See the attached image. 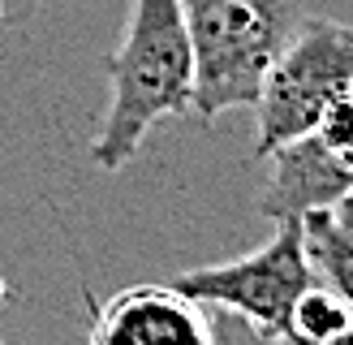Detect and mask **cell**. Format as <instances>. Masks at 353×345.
<instances>
[{
  "mask_svg": "<svg viewBox=\"0 0 353 345\" xmlns=\"http://www.w3.org/2000/svg\"><path fill=\"white\" fill-rule=\"evenodd\" d=\"M108 103L91 138V164L121 172L147 134L194 103V52L181 0H130L121 43L103 57Z\"/></svg>",
  "mask_w": 353,
  "mask_h": 345,
  "instance_id": "1",
  "label": "cell"
},
{
  "mask_svg": "<svg viewBox=\"0 0 353 345\" xmlns=\"http://www.w3.org/2000/svg\"><path fill=\"white\" fill-rule=\"evenodd\" d=\"M194 52V103L199 121L254 108L272 61L306 17V0H181Z\"/></svg>",
  "mask_w": 353,
  "mask_h": 345,
  "instance_id": "2",
  "label": "cell"
},
{
  "mask_svg": "<svg viewBox=\"0 0 353 345\" xmlns=\"http://www.w3.org/2000/svg\"><path fill=\"white\" fill-rule=\"evenodd\" d=\"M349 91H353V26L336 22V17L306 13L259 86L254 155L268 160L276 147L319 130L327 108Z\"/></svg>",
  "mask_w": 353,
  "mask_h": 345,
  "instance_id": "3",
  "label": "cell"
},
{
  "mask_svg": "<svg viewBox=\"0 0 353 345\" xmlns=\"http://www.w3.org/2000/svg\"><path fill=\"white\" fill-rule=\"evenodd\" d=\"M172 285L194 302L237 310L268 337H280L289 328L293 302L314 285V268L302 241V220H276V233L259 250L241 259H224V264L176 272Z\"/></svg>",
  "mask_w": 353,
  "mask_h": 345,
  "instance_id": "4",
  "label": "cell"
},
{
  "mask_svg": "<svg viewBox=\"0 0 353 345\" xmlns=\"http://www.w3.org/2000/svg\"><path fill=\"white\" fill-rule=\"evenodd\" d=\"M86 345H211V315L172 281L125 285L108 302H91Z\"/></svg>",
  "mask_w": 353,
  "mask_h": 345,
  "instance_id": "5",
  "label": "cell"
},
{
  "mask_svg": "<svg viewBox=\"0 0 353 345\" xmlns=\"http://www.w3.org/2000/svg\"><path fill=\"white\" fill-rule=\"evenodd\" d=\"M268 160H272V172L259 195V216H268L272 224L302 220L310 212H332L353 190V168L323 143L319 130L276 147Z\"/></svg>",
  "mask_w": 353,
  "mask_h": 345,
  "instance_id": "6",
  "label": "cell"
},
{
  "mask_svg": "<svg viewBox=\"0 0 353 345\" xmlns=\"http://www.w3.org/2000/svg\"><path fill=\"white\" fill-rule=\"evenodd\" d=\"M302 241L314 281L336 289L353 310V229H345L336 212H310L302 216Z\"/></svg>",
  "mask_w": 353,
  "mask_h": 345,
  "instance_id": "7",
  "label": "cell"
},
{
  "mask_svg": "<svg viewBox=\"0 0 353 345\" xmlns=\"http://www.w3.org/2000/svg\"><path fill=\"white\" fill-rule=\"evenodd\" d=\"M353 324V310H349V302L341 298L336 289H327L323 281H314L302 298L293 302V310H289V328L285 333H293V337H332V333H341V328H349Z\"/></svg>",
  "mask_w": 353,
  "mask_h": 345,
  "instance_id": "8",
  "label": "cell"
},
{
  "mask_svg": "<svg viewBox=\"0 0 353 345\" xmlns=\"http://www.w3.org/2000/svg\"><path fill=\"white\" fill-rule=\"evenodd\" d=\"M207 315H211V345H276V337H268L237 310L207 306Z\"/></svg>",
  "mask_w": 353,
  "mask_h": 345,
  "instance_id": "9",
  "label": "cell"
},
{
  "mask_svg": "<svg viewBox=\"0 0 353 345\" xmlns=\"http://www.w3.org/2000/svg\"><path fill=\"white\" fill-rule=\"evenodd\" d=\"M319 134H323V143L353 168V91L341 95V99L327 108V117L319 121Z\"/></svg>",
  "mask_w": 353,
  "mask_h": 345,
  "instance_id": "10",
  "label": "cell"
},
{
  "mask_svg": "<svg viewBox=\"0 0 353 345\" xmlns=\"http://www.w3.org/2000/svg\"><path fill=\"white\" fill-rule=\"evenodd\" d=\"M276 345H353V324L349 328H341V333H332V337H293V333H280L276 337Z\"/></svg>",
  "mask_w": 353,
  "mask_h": 345,
  "instance_id": "11",
  "label": "cell"
},
{
  "mask_svg": "<svg viewBox=\"0 0 353 345\" xmlns=\"http://www.w3.org/2000/svg\"><path fill=\"white\" fill-rule=\"evenodd\" d=\"M5 298H9V285H5V276H0V306H5Z\"/></svg>",
  "mask_w": 353,
  "mask_h": 345,
  "instance_id": "12",
  "label": "cell"
},
{
  "mask_svg": "<svg viewBox=\"0 0 353 345\" xmlns=\"http://www.w3.org/2000/svg\"><path fill=\"white\" fill-rule=\"evenodd\" d=\"M0 17H5V5H0Z\"/></svg>",
  "mask_w": 353,
  "mask_h": 345,
  "instance_id": "13",
  "label": "cell"
}]
</instances>
